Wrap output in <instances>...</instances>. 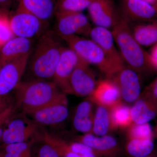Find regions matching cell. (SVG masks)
I'll use <instances>...</instances> for the list:
<instances>
[{
	"instance_id": "e575fe53",
	"label": "cell",
	"mask_w": 157,
	"mask_h": 157,
	"mask_svg": "<svg viewBox=\"0 0 157 157\" xmlns=\"http://www.w3.org/2000/svg\"><path fill=\"white\" fill-rule=\"evenodd\" d=\"M63 157H81V155L70 151L67 147V143L64 141L63 143Z\"/></svg>"
},
{
	"instance_id": "4316f807",
	"label": "cell",
	"mask_w": 157,
	"mask_h": 157,
	"mask_svg": "<svg viewBox=\"0 0 157 157\" xmlns=\"http://www.w3.org/2000/svg\"><path fill=\"white\" fill-rule=\"evenodd\" d=\"M155 134L149 123H132L126 129V139H153Z\"/></svg>"
},
{
	"instance_id": "f35d334b",
	"label": "cell",
	"mask_w": 157,
	"mask_h": 157,
	"mask_svg": "<svg viewBox=\"0 0 157 157\" xmlns=\"http://www.w3.org/2000/svg\"><path fill=\"white\" fill-rule=\"evenodd\" d=\"M81 157H98V156L96 155L95 153L93 152L82 155Z\"/></svg>"
},
{
	"instance_id": "8992f818",
	"label": "cell",
	"mask_w": 157,
	"mask_h": 157,
	"mask_svg": "<svg viewBox=\"0 0 157 157\" xmlns=\"http://www.w3.org/2000/svg\"><path fill=\"white\" fill-rule=\"evenodd\" d=\"M10 27L14 36L36 41L47 30L49 23L45 22L29 12L17 7L10 16Z\"/></svg>"
},
{
	"instance_id": "ab89813d",
	"label": "cell",
	"mask_w": 157,
	"mask_h": 157,
	"mask_svg": "<svg viewBox=\"0 0 157 157\" xmlns=\"http://www.w3.org/2000/svg\"><path fill=\"white\" fill-rule=\"evenodd\" d=\"M153 5L157 9V0H143Z\"/></svg>"
},
{
	"instance_id": "44dd1931",
	"label": "cell",
	"mask_w": 157,
	"mask_h": 157,
	"mask_svg": "<svg viewBox=\"0 0 157 157\" xmlns=\"http://www.w3.org/2000/svg\"><path fill=\"white\" fill-rule=\"evenodd\" d=\"M95 104L89 99L79 103L73 118V126L76 131L83 134L92 133Z\"/></svg>"
},
{
	"instance_id": "5bb4252c",
	"label": "cell",
	"mask_w": 157,
	"mask_h": 157,
	"mask_svg": "<svg viewBox=\"0 0 157 157\" xmlns=\"http://www.w3.org/2000/svg\"><path fill=\"white\" fill-rule=\"evenodd\" d=\"M38 124L25 119L17 118L10 120L5 127L1 141L4 144L27 141L36 133Z\"/></svg>"
},
{
	"instance_id": "e0dca14e",
	"label": "cell",
	"mask_w": 157,
	"mask_h": 157,
	"mask_svg": "<svg viewBox=\"0 0 157 157\" xmlns=\"http://www.w3.org/2000/svg\"><path fill=\"white\" fill-rule=\"evenodd\" d=\"M88 99L95 105L110 108L122 101L119 90L111 78L98 80L95 88Z\"/></svg>"
},
{
	"instance_id": "d4e9b609",
	"label": "cell",
	"mask_w": 157,
	"mask_h": 157,
	"mask_svg": "<svg viewBox=\"0 0 157 157\" xmlns=\"http://www.w3.org/2000/svg\"><path fill=\"white\" fill-rule=\"evenodd\" d=\"M155 144L153 139H126L124 149L131 157H144L153 152Z\"/></svg>"
},
{
	"instance_id": "603a6c76",
	"label": "cell",
	"mask_w": 157,
	"mask_h": 157,
	"mask_svg": "<svg viewBox=\"0 0 157 157\" xmlns=\"http://www.w3.org/2000/svg\"><path fill=\"white\" fill-rule=\"evenodd\" d=\"M135 40L141 46H148L157 42V24H129Z\"/></svg>"
},
{
	"instance_id": "74e56055",
	"label": "cell",
	"mask_w": 157,
	"mask_h": 157,
	"mask_svg": "<svg viewBox=\"0 0 157 157\" xmlns=\"http://www.w3.org/2000/svg\"><path fill=\"white\" fill-rule=\"evenodd\" d=\"M0 153L2 156V157H22L17 155L11 154L8 153L3 152H0Z\"/></svg>"
},
{
	"instance_id": "277c9868",
	"label": "cell",
	"mask_w": 157,
	"mask_h": 157,
	"mask_svg": "<svg viewBox=\"0 0 157 157\" xmlns=\"http://www.w3.org/2000/svg\"><path fill=\"white\" fill-rule=\"evenodd\" d=\"M68 46L89 64L96 66L106 78H111L119 69L101 47L89 38L73 36L63 39Z\"/></svg>"
},
{
	"instance_id": "f1b7e54d",
	"label": "cell",
	"mask_w": 157,
	"mask_h": 157,
	"mask_svg": "<svg viewBox=\"0 0 157 157\" xmlns=\"http://www.w3.org/2000/svg\"><path fill=\"white\" fill-rule=\"evenodd\" d=\"M9 19L8 10L0 9V48L14 37L10 27Z\"/></svg>"
},
{
	"instance_id": "d590c367",
	"label": "cell",
	"mask_w": 157,
	"mask_h": 157,
	"mask_svg": "<svg viewBox=\"0 0 157 157\" xmlns=\"http://www.w3.org/2000/svg\"><path fill=\"white\" fill-rule=\"evenodd\" d=\"M150 61L157 67V45L155 47L149 57Z\"/></svg>"
},
{
	"instance_id": "8fae6325",
	"label": "cell",
	"mask_w": 157,
	"mask_h": 157,
	"mask_svg": "<svg viewBox=\"0 0 157 157\" xmlns=\"http://www.w3.org/2000/svg\"><path fill=\"white\" fill-rule=\"evenodd\" d=\"M81 59L69 46L65 47L62 51L52 81L65 94H71L69 83L70 77Z\"/></svg>"
},
{
	"instance_id": "30bf717a",
	"label": "cell",
	"mask_w": 157,
	"mask_h": 157,
	"mask_svg": "<svg viewBox=\"0 0 157 157\" xmlns=\"http://www.w3.org/2000/svg\"><path fill=\"white\" fill-rule=\"evenodd\" d=\"M90 66L81 59L73 70L69 81L71 94L88 97L94 91L98 81Z\"/></svg>"
},
{
	"instance_id": "8d00e7d4",
	"label": "cell",
	"mask_w": 157,
	"mask_h": 157,
	"mask_svg": "<svg viewBox=\"0 0 157 157\" xmlns=\"http://www.w3.org/2000/svg\"><path fill=\"white\" fill-rule=\"evenodd\" d=\"M11 0H0V9L8 10Z\"/></svg>"
},
{
	"instance_id": "60d3db41",
	"label": "cell",
	"mask_w": 157,
	"mask_h": 157,
	"mask_svg": "<svg viewBox=\"0 0 157 157\" xmlns=\"http://www.w3.org/2000/svg\"><path fill=\"white\" fill-rule=\"evenodd\" d=\"M144 157H157V155L155 154L153 152L152 153H151V154L148 155H147L146 156H144Z\"/></svg>"
},
{
	"instance_id": "5b68a950",
	"label": "cell",
	"mask_w": 157,
	"mask_h": 157,
	"mask_svg": "<svg viewBox=\"0 0 157 157\" xmlns=\"http://www.w3.org/2000/svg\"><path fill=\"white\" fill-rule=\"evenodd\" d=\"M54 17V30L62 39L73 36L89 37L92 27L82 12L56 11Z\"/></svg>"
},
{
	"instance_id": "836d02e7",
	"label": "cell",
	"mask_w": 157,
	"mask_h": 157,
	"mask_svg": "<svg viewBox=\"0 0 157 157\" xmlns=\"http://www.w3.org/2000/svg\"><path fill=\"white\" fill-rule=\"evenodd\" d=\"M12 103H13L11 102L10 98L8 96L0 98V115Z\"/></svg>"
},
{
	"instance_id": "f546056e",
	"label": "cell",
	"mask_w": 157,
	"mask_h": 157,
	"mask_svg": "<svg viewBox=\"0 0 157 157\" xmlns=\"http://www.w3.org/2000/svg\"><path fill=\"white\" fill-rule=\"evenodd\" d=\"M3 152L17 155L22 157H31L30 147L27 141L3 144Z\"/></svg>"
},
{
	"instance_id": "d6a6232c",
	"label": "cell",
	"mask_w": 157,
	"mask_h": 157,
	"mask_svg": "<svg viewBox=\"0 0 157 157\" xmlns=\"http://www.w3.org/2000/svg\"><path fill=\"white\" fill-rule=\"evenodd\" d=\"M141 94L157 102V78Z\"/></svg>"
},
{
	"instance_id": "83f0119b",
	"label": "cell",
	"mask_w": 157,
	"mask_h": 157,
	"mask_svg": "<svg viewBox=\"0 0 157 157\" xmlns=\"http://www.w3.org/2000/svg\"><path fill=\"white\" fill-rule=\"evenodd\" d=\"M95 0H56V11L82 12Z\"/></svg>"
},
{
	"instance_id": "ac0fdd59",
	"label": "cell",
	"mask_w": 157,
	"mask_h": 157,
	"mask_svg": "<svg viewBox=\"0 0 157 157\" xmlns=\"http://www.w3.org/2000/svg\"><path fill=\"white\" fill-rule=\"evenodd\" d=\"M36 41L14 36L0 48V68L7 63L30 54Z\"/></svg>"
},
{
	"instance_id": "6da1fadb",
	"label": "cell",
	"mask_w": 157,
	"mask_h": 157,
	"mask_svg": "<svg viewBox=\"0 0 157 157\" xmlns=\"http://www.w3.org/2000/svg\"><path fill=\"white\" fill-rule=\"evenodd\" d=\"M64 40L54 29H48L35 42L26 69L31 78L51 81L63 49Z\"/></svg>"
},
{
	"instance_id": "2e32d148",
	"label": "cell",
	"mask_w": 157,
	"mask_h": 157,
	"mask_svg": "<svg viewBox=\"0 0 157 157\" xmlns=\"http://www.w3.org/2000/svg\"><path fill=\"white\" fill-rule=\"evenodd\" d=\"M29 115L37 124L51 125L60 123L69 115L67 98L48 104Z\"/></svg>"
},
{
	"instance_id": "484cf974",
	"label": "cell",
	"mask_w": 157,
	"mask_h": 157,
	"mask_svg": "<svg viewBox=\"0 0 157 157\" xmlns=\"http://www.w3.org/2000/svg\"><path fill=\"white\" fill-rule=\"evenodd\" d=\"M43 136L37 157H63L61 139L46 133Z\"/></svg>"
},
{
	"instance_id": "7402d4cb",
	"label": "cell",
	"mask_w": 157,
	"mask_h": 157,
	"mask_svg": "<svg viewBox=\"0 0 157 157\" xmlns=\"http://www.w3.org/2000/svg\"><path fill=\"white\" fill-rule=\"evenodd\" d=\"M114 130L111 123L109 108L96 105L92 133L96 136H102L109 135Z\"/></svg>"
},
{
	"instance_id": "1f68e13d",
	"label": "cell",
	"mask_w": 157,
	"mask_h": 157,
	"mask_svg": "<svg viewBox=\"0 0 157 157\" xmlns=\"http://www.w3.org/2000/svg\"><path fill=\"white\" fill-rule=\"evenodd\" d=\"M16 109L17 108L15 107L14 104L12 103L0 115V140L5 128V126H6V124L11 118Z\"/></svg>"
},
{
	"instance_id": "7c38bea8",
	"label": "cell",
	"mask_w": 157,
	"mask_h": 157,
	"mask_svg": "<svg viewBox=\"0 0 157 157\" xmlns=\"http://www.w3.org/2000/svg\"><path fill=\"white\" fill-rule=\"evenodd\" d=\"M118 8L122 18L129 24L153 19L157 16V9L143 0H120Z\"/></svg>"
},
{
	"instance_id": "7bdbcfd3",
	"label": "cell",
	"mask_w": 157,
	"mask_h": 157,
	"mask_svg": "<svg viewBox=\"0 0 157 157\" xmlns=\"http://www.w3.org/2000/svg\"><path fill=\"white\" fill-rule=\"evenodd\" d=\"M0 157H2V154H1V153H0Z\"/></svg>"
},
{
	"instance_id": "52a82bcc",
	"label": "cell",
	"mask_w": 157,
	"mask_h": 157,
	"mask_svg": "<svg viewBox=\"0 0 157 157\" xmlns=\"http://www.w3.org/2000/svg\"><path fill=\"white\" fill-rule=\"evenodd\" d=\"M87 9L90 19L96 26L112 30L121 19L114 0H95Z\"/></svg>"
},
{
	"instance_id": "ffe728a7",
	"label": "cell",
	"mask_w": 157,
	"mask_h": 157,
	"mask_svg": "<svg viewBox=\"0 0 157 157\" xmlns=\"http://www.w3.org/2000/svg\"><path fill=\"white\" fill-rule=\"evenodd\" d=\"M56 3V0H18L17 7L49 23L55 16Z\"/></svg>"
},
{
	"instance_id": "9c48e42d",
	"label": "cell",
	"mask_w": 157,
	"mask_h": 157,
	"mask_svg": "<svg viewBox=\"0 0 157 157\" xmlns=\"http://www.w3.org/2000/svg\"><path fill=\"white\" fill-rule=\"evenodd\" d=\"M29 55L11 61L0 68V98L8 96L21 82Z\"/></svg>"
},
{
	"instance_id": "9a60e30c",
	"label": "cell",
	"mask_w": 157,
	"mask_h": 157,
	"mask_svg": "<svg viewBox=\"0 0 157 157\" xmlns=\"http://www.w3.org/2000/svg\"><path fill=\"white\" fill-rule=\"evenodd\" d=\"M89 38L95 42L119 69L125 66L114 40L112 31L101 27H92Z\"/></svg>"
},
{
	"instance_id": "ba28073f",
	"label": "cell",
	"mask_w": 157,
	"mask_h": 157,
	"mask_svg": "<svg viewBox=\"0 0 157 157\" xmlns=\"http://www.w3.org/2000/svg\"><path fill=\"white\" fill-rule=\"evenodd\" d=\"M120 92L122 101L133 104L141 94V83L139 73L125 66L111 78Z\"/></svg>"
},
{
	"instance_id": "d6986e66",
	"label": "cell",
	"mask_w": 157,
	"mask_h": 157,
	"mask_svg": "<svg viewBox=\"0 0 157 157\" xmlns=\"http://www.w3.org/2000/svg\"><path fill=\"white\" fill-rule=\"evenodd\" d=\"M133 123H148L157 116V102L141 94L131 107Z\"/></svg>"
},
{
	"instance_id": "b9f144b4",
	"label": "cell",
	"mask_w": 157,
	"mask_h": 157,
	"mask_svg": "<svg viewBox=\"0 0 157 157\" xmlns=\"http://www.w3.org/2000/svg\"><path fill=\"white\" fill-rule=\"evenodd\" d=\"M155 135L157 137V124L156 125V126L155 129Z\"/></svg>"
},
{
	"instance_id": "4fadbf2b",
	"label": "cell",
	"mask_w": 157,
	"mask_h": 157,
	"mask_svg": "<svg viewBox=\"0 0 157 157\" xmlns=\"http://www.w3.org/2000/svg\"><path fill=\"white\" fill-rule=\"evenodd\" d=\"M75 140L90 147L98 157H120L122 154V148L118 140L110 135L98 136L88 133L79 136Z\"/></svg>"
},
{
	"instance_id": "cb8c5ba5",
	"label": "cell",
	"mask_w": 157,
	"mask_h": 157,
	"mask_svg": "<svg viewBox=\"0 0 157 157\" xmlns=\"http://www.w3.org/2000/svg\"><path fill=\"white\" fill-rule=\"evenodd\" d=\"M109 109L113 130L127 129L133 123L131 107L123 101Z\"/></svg>"
},
{
	"instance_id": "4dcf8cb0",
	"label": "cell",
	"mask_w": 157,
	"mask_h": 157,
	"mask_svg": "<svg viewBox=\"0 0 157 157\" xmlns=\"http://www.w3.org/2000/svg\"><path fill=\"white\" fill-rule=\"evenodd\" d=\"M67 147L71 151L80 155L94 152L90 147L76 140L70 143H67Z\"/></svg>"
},
{
	"instance_id": "7a4b0ae2",
	"label": "cell",
	"mask_w": 157,
	"mask_h": 157,
	"mask_svg": "<svg viewBox=\"0 0 157 157\" xmlns=\"http://www.w3.org/2000/svg\"><path fill=\"white\" fill-rule=\"evenodd\" d=\"M15 90V106L27 114L67 98L52 81L30 78L21 81Z\"/></svg>"
},
{
	"instance_id": "3957f363",
	"label": "cell",
	"mask_w": 157,
	"mask_h": 157,
	"mask_svg": "<svg viewBox=\"0 0 157 157\" xmlns=\"http://www.w3.org/2000/svg\"><path fill=\"white\" fill-rule=\"evenodd\" d=\"M111 31L116 45L124 64L140 73L146 64V56L141 45L133 36L129 23L121 18Z\"/></svg>"
}]
</instances>
